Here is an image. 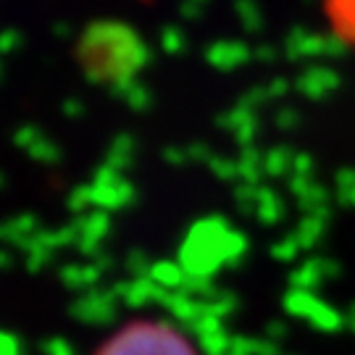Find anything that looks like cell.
I'll return each mask as SVG.
<instances>
[{"label":"cell","instance_id":"6da1fadb","mask_svg":"<svg viewBox=\"0 0 355 355\" xmlns=\"http://www.w3.org/2000/svg\"><path fill=\"white\" fill-rule=\"evenodd\" d=\"M95 355H200L187 334L177 327L142 318L114 331Z\"/></svg>","mask_w":355,"mask_h":355}]
</instances>
